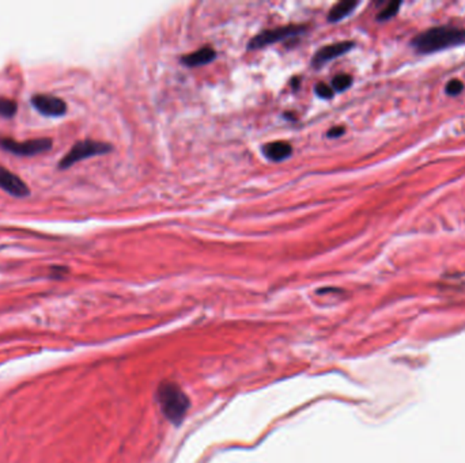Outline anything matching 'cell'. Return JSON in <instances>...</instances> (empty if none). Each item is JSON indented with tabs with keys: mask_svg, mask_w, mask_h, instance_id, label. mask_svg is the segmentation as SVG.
Wrapping results in <instances>:
<instances>
[{
	"mask_svg": "<svg viewBox=\"0 0 465 463\" xmlns=\"http://www.w3.org/2000/svg\"><path fill=\"white\" fill-rule=\"evenodd\" d=\"M217 58V52L210 48V47H203L189 55H185L184 58H181V61L186 65V67H199V65H204L208 64L211 61H214Z\"/></svg>",
	"mask_w": 465,
	"mask_h": 463,
	"instance_id": "cell-10",
	"label": "cell"
},
{
	"mask_svg": "<svg viewBox=\"0 0 465 463\" xmlns=\"http://www.w3.org/2000/svg\"><path fill=\"white\" fill-rule=\"evenodd\" d=\"M352 48H354V43H351V41H343V43H336V44H332V45L323 47L321 49H318L316 52L314 58L312 60V64H313V67H321L325 63L347 54Z\"/></svg>",
	"mask_w": 465,
	"mask_h": 463,
	"instance_id": "cell-8",
	"label": "cell"
},
{
	"mask_svg": "<svg viewBox=\"0 0 465 463\" xmlns=\"http://www.w3.org/2000/svg\"><path fill=\"white\" fill-rule=\"evenodd\" d=\"M18 105L14 100L10 98H0V116L4 118H11L17 115Z\"/></svg>",
	"mask_w": 465,
	"mask_h": 463,
	"instance_id": "cell-13",
	"label": "cell"
},
{
	"mask_svg": "<svg viewBox=\"0 0 465 463\" xmlns=\"http://www.w3.org/2000/svg\"><path fill=\"white\" fill-rule=\"evenodd\" d=\"M463 90H464V84H463V82L459 80V79H452V80L446 84V94H448V95H452V97L459 95Z\"/></svg>",
	"mask_w": 465,
	"mask_h": 463,
	"instance_id": "cell-15",
	"label": "cell"
},
{
	"mask_svg": "<svg viewBox=\"0 0 465 463\" xmlns=\"http://www.w3.org/2000/svg\"><path fill=\"white\" fill-rule=\"evenodd\" d=\"M52 140L45 137V139H34V140H28V142H15L8 137H0V147L18 157H34L43 153H47L52 148Z\"/></svg>",
	"mask_w": 465,
	"mask_h": 463,
	"instance_id": "cell-4",
	"label": "cell"
},
{
	"mask_svg": "<svg viewBox=\"0 0 465 463\" xmlns=\"http://www.w3.org/2000/svg\"><path fill=\"white\" fill-rule=\"evenodd\" d=\"M305 30H306V26H299V25H289V26H282V27L266 30V32H261L260 34H257L255 38H252L249 41L248 48L249 49H260V48L268 47L271 44L285 41V40L291 38L294 36L302 34Z\"/></svg>",
	"mask_w": 465,
	"mask_h": 463,
	"instance_id": "cell-5",
	"label": "cell"
},
{
	"mask_svg": "<svg viewBox=\"0 0 465 463\" xmlns=\"http://www.w3.org/2000/svg\"><path fill=\"white\" fill-rule=\"evenodd\" d=\"M32 105L43 116L60 117L65 115L67 104L55 95L37 94L32 98Z\"/></svg>",
	"mask_w": 465,
	"mask_h": 463,
	"instance_id": "cell-6",
	"label": "cell"
},
{
	"mask_svg": "<svg viewBox=\"0 0 465 463\" xmlns=\"http://www.w3.org/2000/svg\"><path fill=\"white\" fill-rule=\"evenodd\" d=\"M358 7V1H352V0H345L340 1L338 4H335L329 14H328V21L329 22H339L342 19H345L346 16H349V14Z\"/></svg>",
	"mask_w": 465,
	"mask_h": 463,
	"instance_id": "cell-11",
	"label": "cell"
},
{
	"mask_svg": "<svg viewBox=\"0 0 465 463\" xmlns=\"http://www.w3.org/2000/svg\"><path fill=\"white\" fill-rule=\"evenodd\" d=\"M111 151H112V146L104 142H96V140L78 142L72 146V148L67 153V155L63 157V159L58 162V169L61 170L68 169L83 159H89V158L98 157V155H105V154H109Z\"/></svg>",
	"mask_w": 465,
	"mask_h": 463,
	"instance_id": "cell-3",
	"label": "cell"
},
{
	"mask_svg": "<svg viewBox=\"0 0 465 463\" xmlns=\"http://www.w3.org/2000/svg\"><path fill=\"white\" fill-rule=\"evenodd\" d=\"M263 153L267 157V159L272 162H282L290 158L292 147L286 142H272L263 147Z\"/></svg>",
	"mask_w": 465,
	"mask_h": 463,
	"instance_id": "cell-9",
	"label": "cell"
},
{
	"mask_svg": "<svg viewBox=\"0 0 465 463\" xmlns=\"http://www.w3.org/2000/svg\"><path fill=\"white\" fill-rule=\"evenodd\" d=\"M0 189L14 197H26L30 193L28 185L8 169L0 166Z\"/></svg>",
	"mask_w": 465,
	"mask_h": 463,
	"instance_id": "cell-7",
	"label": "cell"
},
{
	"mask_svg": "<svg viewBox=\"0 0 465 463\" xmlns=\"http://www.w3.org/2000/svg\"><path fill=\"white\" fill-rule=\"evenodd\" d=\"M463 44H465V29H460L456 26L431 27L418 34L411 41V45L419 54L424 55Z\"/></svg>",
	"mask_w": 465,
	"mask_h": 463,
	"instance_id": "cell-1",
	"label": "cell"
},
{
	"mask_svg": "<svg viewBox=\"0 0 465 463\" xmlns=\"http://www.w3.org/2000/svg\"><path fill=\"white\" fill-rule=\"evenodd\" d=\"M400 5H402V1H391V3H388L385 5V8L381 10L380 14L377 15V21H380V22L389 21L391 18H393L399 12Z\"/></svg>",
	"mask_w": 465,
	"mask_h": 463,
	"instance_id": "cell-12",
	"label": "cell"
},
{
	"mask_svg": "<svg viewBox=\"0 0 465 463\" xmlns=\"http://www.w3.org/2000/svg\"><path fill=\"white\" fill-rule=\"evenodd\" d=\"M316 94L320 97V98H324V100H328V98H332L335 91L332 90L331 86L325 84V83H318L316 84Z\"/></svg>",
	"mask_w": 465,
	"mask_h": 463,
	"instance_id": "cell-16",
	"label": "cell"
},
{
	"mask_svg": "<svg viewBox=\"0 0 465 463\" xmlns=\"http://www.w3.org/2000/svg\"><path fill=\"white\" fill-rule=\"evenodd\" d=\"M158 404L165 417L173 424H180L189 409L186 394L175 383H164L158 389Z\"/></svg>",
	"mask_w": 465,
	"mask_h": 463,
	"instance_id": "cell-2",
	"label": "cell"
},
{
	"mask_svg": "<svg viewBox=\"0 0 465 463\" xmlns=\"http://www.w3.org/2000/svg\"><path fill=\"white\" fill-rule=\"evenodd\" d=\"M345 135V128L343 126H334L328 132V137H340Z\"/></svg>",
	"mask_w": 465,
	"mask_h": 463,
	"instance_id": "cell-17",
	"label": "cell"
},
{
	"mask_svg": "<svg viewBox=\"0 0 465 463\" xmlns=\"http://www.w3.org/2000/svg\"><path fill=\"white\" fill-rule=\"evenodd\" d=\"M352 84V78L349 75H338L332 79V83H331V87L334 91H345L347 90L349 86Z\"/></svg>",
	"mask_w": 465,
	"mask_h": 463,
	"instance_id": "cell-14",
	"label": "cell"
}]
</instances>
